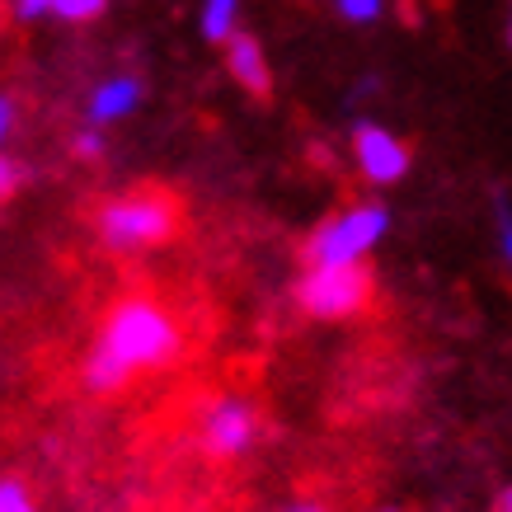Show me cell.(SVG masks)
I'll return each instance as SVG.
<instances>
[{
  "label": "cell",
  "instance_id": "obj_18",
  "mask_svg": "<svg viewBox=\"0 0 512 512\" xmlns=\"http://www.w3.org/2000/svg\"><path fill=\"white\" fill-rule=\"evenodd\" d=\"M278 512H329V508L315 503V498H301V503H287V508H278Z\"/></svg>",
  "mask_w": 512,
  "mask_h": 512
},
{
  "label": "cell",
  "instance_id": "obj_16",
  "mask_svg": "<svg viewBox=\"0 0 512 512\" xmlns=\"http://www.w3.org/2000/svg\"><path fill=\"white\" fill-rule=\"evenodd\" d=\"M15 127H19V104H15V94L0 90V151H5V141L15 137Z\"/></svg>",
  "mask_w": 512,
  "mask_h": 512
},
{
  "label": "cell",
  "instance_id": "obj_12",
  "mask_svg": "<svg viewBox=\"0 0 512 512\" xmlns=\"http://www.w3.org/2000/svg\"><path fill=\"white\" fill-rule=\"evenodd\" d=\"M334 10L348 24H376V19L386 15V0H334Z\"/></svg>",
  "mask_w": 512,
  "mask_h": 512
},
{
  "label": "cell",
  "instance_id": "obj_17",
  "mask_svg": "<svg viewBox=\"0 0 512 512\" xmlns=\"http://www.w3.org/2000/svg\"><path fill=\"white\" fill-rule=\"evenodd\" d=\"M57 5L62 0H15V15L29 24V19H47V15H57Z\"/></svg>",
  "mask_w": 512,
  "mask_h": 512
},
{
  "label": "cell",
  "instance_id": "obj_21",
  "mask_svg": "<svg viewBox=\"0 0 512 512\" xmlns=\"http://www.w3.org/2000/svg\"><path fill=\"white\" fill-rule=\"evenodd\" d=\"M508 43H512V19H508Z\"/></svg>",
  "mask_w": 512,
  "mask_h": 512
},
{
  "label": "cell",
  "instance_id": "obj_19",
  "mask_svg": "<svg viewBox=\"0 0 512 512\" xmlns=\"http://www.w3.org/2000/svg\"><path fill=\"white\" fill-rule=\"evenodd\" d=\"M494 512H512V484H508V489H498V498H494Z\"/></svg>",
  "mask_w": 512,
  "mask_h": 512
},
{
  "label": "cell",
  "instance_id": "obj_2",
  "mask_svg": "<svg viewBox=\"0 0 512 512\" xmlns=\"http://www.w3.org/2000/svg\"><path fill=\"white\" fill-rule=\"evenodd\" d=\"M94 231H99V245L109 254H146V249L170 245L174 231H179V202L165 193V188H132V193H118L99 207L94 217Z\"/></svg>",
  "mask_w": 512,
  "mask_h": 512
},
{
  "label": "cell",
  "instance_id": "obj_7",
  "mask_svg": "<svg viewBox=\"0 0 512 512\" xmlns=\"http://www.w3.org/2000/svg\"><path fill=\"white\" fill-rule=\"evenodd\" d=\"M221 52H226V71H231V80L240 90L254 94V99H268V94H273V66H268V52L254 33L240 29Z\"/></svg>",
  "mask_w": 512,
  "mask_h": 512
},
{
  "label": "cell",
  "instance_id": "obj_15",
  "mask_svg": "<svg viewBox=\"0 0 512 512\" xmlns=\"http://www.w3.org/2000/svg\"><path fill=\"white\" fill-rule=\"evenodd\" d=\"M498 254H503V264H508V273H512V202L498 193Z\"/></svg>",
  "mask_w": 512,
  "mask_h": 512
},
{
  "label": "cell",
  "instance_id": "obj_10",
  "mask_svg": "<svg viewBox=\"0 0 512 512\" xmlns=\"http://www.w3.org/2000/svg\"><path fill=\"white\" fill-rule=\"evenodd\" d=\"M0 512H38L29 484L19 480V475H5V480H0Z\"/></svg>",
  "mask_w": 512,
  "mask_h": 512
},
{
  "label": "cell",
  "instance_id": "obj_5",
  "mask_svg": "<svg viewBox=\"0 0 512 512\" xmlns=\"http://www.w3.org/2000/svg\"><path fill=\"white\" fill-rule=\"evenodd\" d=\"M259 433H264V419L249 395H235V390L207 395V404L198 409V447L217 461H235V456L254 451Z\"/></svg>",
  "mask_w": 512,
  "mask_h": 512
},
{
  "label": "cell",
  "instance_id": "obj_3",
  "mask_svg": "<svg viewBox=\"0 0 512 512\" xmlns=\"http://www.w3.org/2000/svg\"><path fill=\"white\" fill-rule=\"evenodd\" d=\"M390 235V207L386 202H353L334 217H325L306 235V268H357L367 264L381 240Z\"/></svg>",
  "mask_w": 512,
  "mask_h": 512
},
{
  "label": "cell",
  "instance_id": "obj_14",
  "mask_svg": "<svg viewBox=\"0 0 512 512\" xmlns=\"http://www.w3.org/2000/svg\"><path fill=\"white\" fill-rule=\"evenodd\" d=\"M24 179H29L24 165H19L15 156H5V151H0V207H5V202H15V193L24 188Z\"/></svg>",
  "mask_w": 512,
  "mask_h": 512
},
{
  "label": "cell",
  "instance_id": "obj_11",
  "mask_svg": "<svg viewBox=\"0 0 512 512\" xmlns=\"http://www.w3.org/2000/svg\"><path fill=\"white\" fill-rule=\"evenodd\" d=\"M104 151H109V141H104V132H99V127H80L76 137H71V156L85 160V165H99V160H104Z\"/></svg>",
  "mask_w": 512,
  "mask_h": 512
},
{
  "label": "cell",
  "instance_id": "obj_8",
  "mask_svg": "<svg viewBox=\"0 0 512 512\" xmlns=\"http://www.w3.org/2000/svg\"><path fill=\"white\" fill-rule=\"evenodd\" d=\"M137 109H141V80L127 76V71L104 76L90 90V104H85L90 127H113V123H123V118H132Z\"/></svg>",
  "mask_w": 512,
  "mask_h": 512
},
{
  "label": "cell",
  "instance_id": "obj_1",
  "mask_svg": "<svg viewBox=\"0 0 512 512\" xmlns=\"http://www.w3.org/2000/svg\"><path fill=\"white\" fill-rule=\"evenodd\" d=\"M184 353V329L151 296H123L99 320L90 353H85V390L90 395H118L137 376L165 372Z\"/></svg>",
  "mask_w": 512,
  "mask_h": 512
},
{
  "label": "cell",
  "instance_id": "obj_13",
  "mask_svg": "<svg viewBox=\"0 0 512 512\" xmlns=\"http://www.w3.org/2000/svg\"><path fill=\"white\" fill-rule=\"evenodd\" d=\"M104 10H109V0H62V5H57V19H62V24H94Z\"/></svg>",
  "mask_w": 512,
  "mask_h": 512
},
{
  "label": "cell",
  "instance_id": "obj_6",
  "mask_svg": "<svg viewBox=\"0 0 512 512\" xmlns=\"http://www.w3.org/2000/svg\"><path fill=\"white\" fill-rule=\"evenodd\" d=\"M353 165L372 188H390V184H400L404 174H409L414 156H409L404 137H395L386 123L357 118L353 123Z\"/></svg>",
  "mask_w": 512,
  "mask_h": 512
},
{
  "label": "cell",
  "instance_id": "obj_4",
  "mask_svg": "<svg viewBox=\"0 0 512 512\" xmlns=\"http://www.w3.org/2000/svg\"><path fill=\"white\" fill-rule=\"evenodd\" d=\"M372 268H306L296 282V306L311 320H353L372 306Z\"/></svg>",
  "mask_w": 512,
  "mask_h": 512
},
{
  "label": "cell",
  "instance_id": "obj_20",
  "mask_svg": "<svg viewBox=\"0 0 512 512\" xmlns=\"http://www.w3.org/2000/svg\"><path fill=\"white\" fill-rule=\"evenodd\" d=\"M376 512H400V508H376Z\"/></svg>",
  "mask_w": 512,
  "mask_h": 512
},
{
  "label": "cell",
  "instance_id": "obj_9",
  "mask_svg": "<svg viewBox=\"0 0 512 512\" xmlns=\"http://www.w3.org/2000/svg\"><path fill=\"white\" fill-rule=\"evenodd\" d=\"M198 29L207 43H231L235 33H240V0H202L198 10Z\"/></svg>",
  "mask_w": 512,
  "mask_h": 512
}]
</instances>
